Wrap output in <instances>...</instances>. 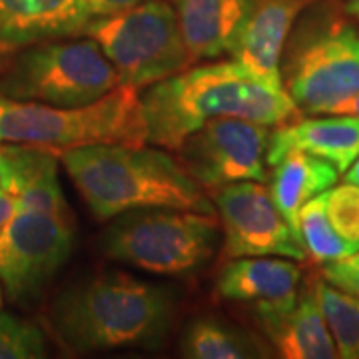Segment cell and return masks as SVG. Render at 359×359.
<instances>
[{
	"label": "cell",
	"instance_id": "23",
	"mask_svg": "<svg viewBox=\"0 0 359 359\" xmlns=\"http://www.w3.org/2000/svg\"><path fill=\"white\" fill-rule=\"evenodd\" d=\"M46 355V335L36 323L8 311L0 313V359H36Z\"/></svg>",
	"mask_w": 359,
	"mask_h": 359
},
{
	"label": "cell",
	"instance_id": "12",
	"mask_svg": "<svg viewBox=\"0 0 359 359\" xmlns=\"http://www.w3.org/2000/svg\"><path fill=\"white\" fill-rule=\"evenodd\" d=\"M313 2L318 0H256L231 56L269 88L285 90L280 70L283 46L297 18Z\"/></svg>",
	"mask_w": 359,
	"mask_h": 359
},
{
	"label": "cell",
	"instance_id": "13",
	"mask_svg": "<svg viewBox=\"0 0 359 359\" xmlns=\"http://www.w3.org/2000/svg\"><path fill=\"white\" fill-rule=\"evenodd\" d=\"M302 271L287 257H231L218 276L219 297L252 304V308L287 309L299 295Z\"/></svg>",
	"mask_w": 359,
	"mask_h": 359
},
{
	"label": "cell",
	"instance_id": "7",
	"mask_svg": "<svg viewBox=\"0 0 359 359\" xmlns=\"http://www.w3.org/2000/svg\"><path fill=\"white\" fill-rule=\"evenodd\" d=\"M100 244L106 256L156 276H184L208 264L218 244L216 216L146 208L116 216Z\"/></svg>",
	"mask_w": 359,
	"mask_h": 359
},
{
	"label": "cell",
	"instance_id": "30",
	"mask_svg": "<svg viewBox=\"0 0 359 359\" xmlns=\"http://www.w3.org/2000/svg\"><path fill=\"white\" fill-rule=\"evenodd\" d=\"M344 13H347L355 22H359V0H339Z\"/></svg>",
	"mask_w": 359,
	"mask_h": 359
},
{
	"label": "cell",
	"instance_id": "21",
	"mask_svg": "<svg viewBox=\"0 0 359 359\" xmlns=\"http://www.w3.org/2000/svg\"><path fill=\"white\" fill-rule=\"evenodd\" d=\"M313 292L334 337L337 358L359 359V297L327 282L313 283Z\"/></svg>",
	"mask_w": 359,
	"mask_h": 359
},
{
	"label": "cell",
	"instance_id": "18",
	"mask_svg": "<svg viewBox=\"0 0 359 359\" xmlns=\"http://www.w3.org/2000/svg\"><path fill=\"white\" fill-rule=\"evenodd\" d=\"M6 152L11 160V192L16 196V210L72 222L70 208L58 182V160L52 150L8 144Z\"/></svg>",
	"mask_w": 359,
	"mask_h": 359
},
{
	"label": "cell",
	"instance_id": "32",
	"mask_svg": "<svg viewBox=\"0 0 359 359\" xmlns=\"http://www.w3.org/2000/svg\"><path fill=\"white\" fill-rule=\"evenodd\" d=\"M0 308H2V287H0Z\"/></svg>",
	"mask_w": 359,
	"mask_h": 359
},
{
	"label": "cell",
	"instance_id": "26",
	"mask_svg": "<svg viewBox=\"0 0 359 359\" xmlns=\"http://www.w3.org/2000/svg\"><path fill=\"white\" fill-rule=\"evenodd\" d=\"M84 11L90 14V18H98V16H108V14L122 13L128 11L132 6H138L146 0H80Z\"/></svg>",
	"mask_w": 359,
	"mask_h": 359
},
{
	"label": "cell",
	"instance_id": "22",
	"mask_svg": "<svg viewBox=\"0 0 359 359\" xmlns=\"http://www.w3.org/2000/svg\"><path fill=\"white\" fill-rule=\"evenodd\" d=\"M297 228H299V238L304 242L308 256L313 257L318 264L334 262L359 250L355 245L347 244L334 230L332 222L327 218V210H325V192L311 198L309 202L302 205L297 214Z\"/></svg>",
	"mask_w": 359,
	"mask_h": 359
},
{
	"label": "cell",
	"instance_id": "3",
	"mask_svg": "<svg viewBox=\"0 0 359 359\" xmlns=\"http://www.w3.org/2000/svg\"><path fill=\"white\" fill-rule=\"evenodd\" d=\"M48 321L60 344L78 353L160 347L172 330L174 306L158 285L108 271L62 290Z\"/></svg>",
	"mask_w": 359,
	"mask_h": 359
},
{
	"label": "cell",
	"instance_id": "19",
	"mask_svg": "<svg viewBox=\"0 0 359 359\" xmlns=\"http://www.w3.org/2000/svg\"><path fill=\"white\" fill-rule=\"evenodd\" d=\"M271 166L273 172L269 176V194L292 230L299 236L297 214L302 205L327 192L337 182L339 172L330 162L304 150H290Z\"/></svg>",
	"mask_w": 359,
	"mask_h": 359
},
{
	"label": "cell",
	"instance_id": "25",
	"mask_svg": "<svg viewBox=\"0 0 359 359\" xmlns=\"http://www.w3.org/2000/svg\"><path fill=\"white\" fill-rule=\"evenodd\" d=\"M321 276L337 290L359 297V250L346 257L323 264Z\"/></svg>",
	"mask_w": 359,
	"mask_h": 359
},
{
	"label": "cell",
	"instance_id": "15",
	"mask_svg": "<svg viewBox=\"0 0 359 359\" xmlns=\"http://www.w3.org/2000/svg\"><path fill=\"white\" fill-rule=\"evenodd\" d=\"M257 323L278 353L287 359L337 358L332 332L321 313L313 285L297 295L292 308H254Z\"/></svg>",
	"mask_w": 359,
	"mask_h": 359
},
{
	"label": "cell",
	"instance_id": "17",
	"mask_svg": "<svg viewBox=\"0 0 359 359\" xmlns=\"http://www.w3.org/2000/svg\"><path fill=\"white\" fill-rule=\"evenodd\" d=\"M90 14L80 0H0V50L84 34Z\"/></svg>",
	"mask_w": 359,
	"mask_h": 359
},
{
	"label": "cell",
	"instance_id": "5",
	"mask_svg": "<svg viewBox=\"0 0 359 359\" xmlns=\"http://www.w3.org/2000/svg\"><path fill=\"white\" fill-rule=\"evenodd\" d=\"M0 144L68 150L94 144H146L138 88L118 84L96 102L74 108L0 94Z\"/></svg>",
	"mask_w": 359,
	"mask_h": 359
},
{
	"label": "cell",
	"instance_id": "11",
	"mask_svg": "<svg viewBox=\"0 0 359 359\" xmlns=\"http://www.w3.org/2000/svg\"><path fill=\"white\" fill-rule=\"evenodd\" d=\"M224 228V256H280L306 259L308 252L276 205L269 188L256 180L233 182L214 192Z\"/></svg>",
	"mask_w": 359,
	"mask_h": 359
},
{
	"label": "cell",
	"instance_id": "20",
	"mask_svg": "<svg viewBox=\"0 0 359 359\" xmlns=\"http://www.w3.org/2000/svg\"><path fill=\"white\" fill-rule=\"evenodd\" d=\"M180 353L188 359H252L266 355L256 339L214 318H196L186 327Z\"/></svg>",
	"mask_w": 359,
	"mask_h": 359
},
{
	"label": "cell",
	"instance_id": "29",
	"mask_svg": "<svg viewBox=\"0 0 359 359\" xmlns=\"http://www.w3.org/2000/svg\"><path fill=\"white\" fill-rule=\"evenodd\" d=\"M0 190L11 192V162L6 146H0Z\"/></svg>",
	"mask_w": 359,
	"mask_h": 359
},
{
	"label": "cell",
	"instance_id": "10",
	"mask_svg": "<svg viewBox=\"0 0 359 359\" xmlns=\"http://www.w3.org/2000/svg\"><path fill=\"white\" fill-rule=\"evenodd\" d=\"M268 142V126L224 116L194 132L176 154L205 192H216L233 182L266 178Z\"/></svg>",
	"mask_w": 359,
	"mask_h": 359
},
{
	"label": "cell",
	"instance_id": "16",
	"mask_svg": "<svg viewBox=\"0 0 359 359\" xmlns=\"http://www.w3.org/2000/svg\"><path fill=\"white\" fill-rule=\"evenodd\" d=\"M290 150L318 156L344 174L359 156V118L330 114L327 118H306L280 126L269 134L266 162L271 166Z\"/></svg>",
	"mask_w": 359,
	"mask_h": 359
},
{
	"label": "cell",
	"instance_id": "2",
	"mask_svg": "<svg viewBox=\"0 0 359 359\" xmlns=\"http://www.w3.org/2000/svg\"><path fill=\"white\" fill-rule=\"evenodd\" d=\"M60 162L94 218L114 219L146 208H174L216 216L205 190L164 150L134 144L68 148Z\"/></svg>",
	"mask_w": 359,
	"mask_h": 359
},
{
	"label": "cell",
	"instance_id": "9",
	"mask_svg": "<svg viewBox=\"0 0 359 359\" xmlns=\"http://www.w3.org/2000/svg\"><path fill=\"white\" fill-rule=\"evenodd\" d=\"M74 248L70 219L16 212L0 230V283L18 306L40 299Z\"/></svg>",
	"mask_w": 359,
	"mask_h": 359
},
{
	"label": "cell",
	"instance_id": "27",
	"mask_svg": "<svg viewBox=\"0 0 359 359\" xmlns=\"http://www.w3.org/2000/svg\"><path fill=\"white\" fill-rule=\"evenodd\" d=\"M16 212V196L8 190H0V230L13 219Z\"/></svg>",
	"mask_w": 359,
	"mask_h": 359
},
{
	"label": "cell",
	"instance_id": "28",
	"mask_svg": "<svg viewBox=\"0 0 359 359\" xmlns=\"http://www.w3.org/2000/svg\"><path fill=\"white\" fill-rule=\"evenodd\" d=\"M327 114H341V116H358L359 118V92L351 94L349 98L335 104Z\"/></svg>",
	"mask_w": 359,
	"mask_h": 359
},
{
	"label": "cell",
	"instance_id": "14",
	"mask_svg": "<svg viewBox=\"0 0 359 359\" xmlns=\"http://www.w3.org/2000/svg\"><path fill=\"white\" fill-rule=\"evenodd\" d=\"M256 0H174L194 62L233 54Z\"/></svg>",
	"mask_w": 359,
	"mask_h": 359
},
{
	"label": "cell",
	"instance_id": "1",
	"mask_svg": "<svg viewBox=\"0 0 359 359\" xmlns=\"http://www.w3.org/2000/svg\"><path fill=\"white\" fill-rule=\"evenodd\" d=\"M142 98L146 144L178 150L208 122L233 116L268 128L299 120V108L285 90L269 88L236 58L184 68L148 86Z\"/></svg>",
	"mask_w": 359,
	"mask_h": 359
},
{
	"label": "cell",
	"instance_id": "6",
	"mask_svg": "<svg viewBox=\"0 0 359 359\" xmlns=\"http://www.w3.org/2000/svg\"><path fill=\"white\" fill-rule=\"evenodd\" d=\"M122 80L96 40L56 39L0 50V94L62 108L86 106Z\"/></svg>",
	"mask_w": 359,
	"mask_h": 359
},
{
	"label": "cell",
	"instance_id": "4",
	"mask_svg": "<svg viewBox=\"0 0 359 359\" xmlns=\"http://www.w3.org/2000/svg\"><path fill=\"white\" fill-rule=\"evenodd\" d=\"M283 88L299 112L327 114L359 92V22L321 6L304 11L283 46Z\"/></svg>",
	"mask_w": 359,
	"mask_h": 359
},
{
	"label": "cell",
	"instance_id": "31",
	"mask_svg": "<svg viewBox=\"0 0 359 359\" xmlns=\"http://www.w3.org/2000/svg\"><path fill=\"white\" fill-rule=\"evenodd\" d=\"M346 182H351V184H355V186H359V156L358 160L349 166V170L346 172Z\"/></svg>",
	"mask_w": 359,
	"mask_h": 359
},
{
	"label": "cell",
	"instance_id": "24",
	"mask_svg": "<svg viewBox=\"0 0 359 359\" xmlns=\"http://www.w3.org/2000/svg\"><path fill=\"white\" fill-rule=\"evenodd\" d=\"M325 210L339 238L359 248V186L351 182L332 186L325 192Z\"/></svg>",
	"mask_w": 359,
	"mask_h": 359
},
{
	"label": "cell",
	"instance_id": "8",
	"mask_svg": "<svg viewBox=\"0 0 359 359\" xmlns=\"http://www.w3.org/2000/svg\"><path fill=\"white\" fill-rule=\"evenodd\" d=\"M84 34L96 40L122 84L148 88L192 65L174 4L146 0L122 13L90 18Z\"/></svg>",
	"mask_w": 359,
	"mask_h": 359
}]
</instances>
